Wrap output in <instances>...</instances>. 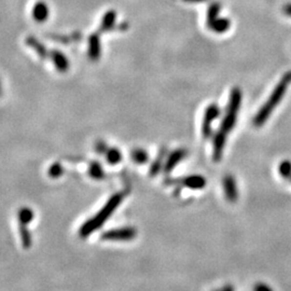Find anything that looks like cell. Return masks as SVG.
Returning a JSON list of instances; mask_svg holds the SVG:
<instances>
[{"mask_svg": "<svg viewBox=\"0 0 291 291\" xmlns=\"http://www.w3.org/2000/svg\"><path fill=\"white\" fill-rule=\"evenodd\" d=\"M241 103H242V92L238 87H234L231 92L230 100H229V105L226 110L225 117H223V120L221 122L220 129L218 131L214 138V152H212V157H214V160L216 162L217 161H220L223 149H225L228 135L235 125L237 113L241 107Z\"/></svg>", "mask_w": 291, "mask_h": 291, "instance_id": "cell-1", "label": "cell"}, {"mask_svg": "<svg viewBox=\"0 0 291 291\" xmlns=\"http://www.w3.org/2000/svg\"><path fill=\"white\" fill-rule=\"evenodd\" d=\"M127 193L128 191H121L113 194L96 215H94L92 218H90L89 220H86L83 223L79 230V236L81 238H86L91 234H93L95 231H97L98 229H101L107 222L109 218L113 215V212L117 210L118 207L120 206Z\"/></svg>", "mask_w": 291, "mask_h": 291, "instance_id": "cell-2", "label": "cell"}, {"mask_svg": "<svg viewBox=\"0 0 291 291\" xmlns=\"http://www.w3.org/2000/svg\"><path fill=\"white\" fill-rule=\"evenodd\" d=\"M290 83H291V70L286 72L284 75L282 80H280L278 84L275 86L274 91L272 92L271 96L269 97L267 103L264 104V105L261 107V109H260L258 113L256 114V117H254L253 124L257 127L262 126L263 124L266 123L269 117L271 116V113L273 112L275 107H276L280 103V101L283 100V97L285 95L286 91H287V87Z\"/></svg>", "mask_w": 291, "mask_h": 291, "instance_id": "cell-3", "label": "cell"}, {"mask_svg": "<svg viewBox=\"0 0 291 291\" xmlns=\"http://www.w3.org/2000/svg\"><path fill=\"white\" fill-rule=\"evenodd\" d=\"M137 235V230L135 228L126 227V228H119L112 229L104 232L101 240L107 242H128L134 240Z\"/></svg>", "mask_w": 291, "mask_h": 291, "instance_id": "cell-4", "label": "cell"}, {"mask_svg": "<svg viewBox=\"0 0 291 291\" xmlns=\"http://www.w3.org/2000/svg\"><path fill=\"white\" fill-rule=\"evenodd\" d=\"M219 114H220V109L216 105V104H211V105L207 107L204 114V120H203V126H202V135L205 139L210 137L211 124L218 117H219Z\"/></svg>", "mask_w": 291, "mask_h": 291, "instance_id": "cell-5", "label": "cell"}, {"mask_svg": "<svg viewBox=\"0 0 291 291\" xmlns=\"http://www.w3.org/2000/svg\"><path fill=\"white\" fill-rule=\"evenodd\" d=\"M187 155V151L184 149H178V150H175V151L171 152L169 154V157L167 158L164 165V171L165 174H169L171 170H173L176 166H177L183 159L186 158Z\"/></svg>", "mask_w": 291, "mask_h": 291, "instance_id": "cell-6", "label": "cell"}, {"mask_svg": "<svg viewBox=\"0 0 291 291\" xmlns=\"http://www.w3.org/2000/svg\"><path fill=\"white\" fill-rule=\"evenodd\" d=\"M207 26L212 30L214 33L217 34H223L229 30L231 26V22L229 19L225 18H217L215 21H212L209 24H207Z\"/></svg>", "mask_w": 291, "mask_h": 291, "instance_id": "cell-7", "label": "cell"}, {"mask_svg": "<svg viewBox=\"0 0 291 291\" xmlns=\"http://www.w3.org/2000/svg\"><path fill=\"white\" fill-rule=\"evenodd\" d=\"M223 189H225L226 195L229 201H234L237 199V189L235 180L231 176H228L223 180Z\"/></svg>", "mask_w": 291, "mask_h": 291, "instance_id": "cell-8", "label": "cell"}, {"mask_svg": "<svg viewBox=\"0 0 291 291\" xmlns=\"http://www.w3.org/2000/svg\"><path fill=\"white\" fill-rule=\"evenodd\" d=\"M180 183H183L186 187H188L190 189H202L204 188L206 185V180L203 176H189L185 179L179 180Z\"/></svg>", "mask_w": 291, "mask_h": 291, "instance_id": "cell-9", "label": "cell"}, {"mask_svg": "<svg viewBox=\"0 0 291 291\" xmlns=\"http://www.w3.org/2000/svg\"><path fill=\"white\" fill-rule=\"evenodd\" d=\"M34 217L35 215L32 208H29V207H22V208H20L18 211L19 225L28 226L29 223L34 220Z\"/></svg>", "mask_w": 291, "mask_h": 291, "instance_id": "cell-10", "label": "cell"}, {"mask_svg": "<svg viewBox=\"0 0 291 291\" xmlns=\"http://www.w3.org/2000/svg\"><path fill=\"white\" fill-rule=\"evenodd\" d=\"M20 236H21V242H22V245L24 249H29L32 246L33 238H32V233L27 229V226L20 225Z\"/></svg>", "mask_w": 291, "mask_h": 291, "instance_id": "cell-11", "label": "cell"}, {"mask_svg": "<svg viewBox=\"0 0 291 291\" xmlns=\"http://www.w3.org/2000/svg\"><path fill=\"white\" fill-rule=\"evenodd\" d=\"M105 154H106L107 162L111 165H116L118 163H120L122 160V154L120 151H119V149H117V148L107 149Z\"/></svg>", "mask_w": 291, "mask_h": 291, "instance_id": "cell-12", "label": "cell"}, {"mask_svg": "<svg viewBox=\"0 0 291 291\" xmlns=\"http://www.w3.org/2000/svg\"><path fill=\"white\" fill-rule=\"evenodd\" d=\"M89 174L91 177L95 180H102L105 178V173H104L102 165L97 162H93L90 165Z\"/></svg>", "mask_w": 291, "mask_h": 291, "instance_id": "cell-13", "label": "cell"}, {"mask_svg": "<svg viewBox=\"0 0 291 291\" xmlns=\"http://www.w3.org/2000/svg\"><path fill=\"white\" fill-rule=\"evenodd\" d=\"M131 157L133 158V161L137 164H145L149 159L148 153L143 149H135L131 153Z\"/></svg>", "mask_w": 291, "mask_h": 291, "instance_id": "cell-14", "label": "cell"}, {"mask_svg": "<svg viewBox=\"0 0 291 291\" xmlns=\"http://www.w3.org/2000/svg\"><path fill=\"white\" fill-rule=\"evenodd\" d=\"M220 4L214 2L211 3L208 11H207V24H209L212 21H215L217 18H219V13H220Z\"/></svg>", "mask_w": 291, "mask_h": 291, "instance_id": "cell-15", "label": "cell"}, {"mask_svg": "<svg viewBox=\"0 0 291 291\" xmlns=\"http://www.w3.org/2000/svg\"><path fill=\"white\" fill-rule=\"evenodd\" d=\"M34 17L38 21H43L48 17V8L44 3H38L34 9Z\"/></svg>", "mask_w": 291, "mask_h": 291, "instance_id": "cell-16", "label": "cell"}, {"mask_svg": "<svg viewBox=\"0 0 291 291\" xmlns=\"http://www.w3.org/2000/svg\"><path fill=\"white\" fill-rule=\"evenodd\" d=\"M164 157H165V151L164 150H161L159 158H157V160L154 161V163L151 166V169H150V175L154 176L159 173L161 169V166H162V160L164 159Z\"/></svg>", "mask_w": 291, "mask_h": 291, "instance_id": "cell-17", "label": "cell"}, {"mask_svg": "<svg viewBox=\"0 0 291 291\" xmlns=\"http://www.w3.org/2000/svg\"><path fill=\"white\" fill-rule=\"evenodd\" d=\"M64 173V168L60 163H54L51 165L49 169V176L51 178H60Z\"/></svg>", "mask_w": 291, "mask_h": 291, "instance_id": "cell-18", "label": "cell"}, {"mask_svg": "<svg viewBox=\"0 0 291 291\" xmlns=\"http://www.w3.org/2000/svg\"><path fill=\"white\" fill-rule=\"evenodd\" d=\"M279 174L283 176L284 178L289 179L291 177V162L289 161H284L279 165Z\"/></svg>", "mask_w": 291, "mask_h": 291, "instance_id": "cell-19", "label": "cell"}, {"mask_svg": "<svg viewBox=\"0 0 291 291\" xmlns=\"http://www.w3.org/2000/svg\"><path fill=\"white\" fill-rule=\"evenodd\" d=\"M91 50H90V53L92 57H96V55H98L100 53V43H98V38H96L95 36H93L92 40H91Z\"/></svg>", "mask_w": 291, "mask_h": 291, "instance_id": "cell-20", "label": "cell"}, {"mask_svg": "<svg viewBox=\"0 0 291 291\" xmlns=\"http://www.w3.org/2000/svg\"><path fill=\"white\" fill-rule=\"evenodd\" d=\"M96 150H97V152H98V153H104V152H106V151H107V146H106V144H104V143H98L97 146H96Z\"/></svg>", "mask_w": 291, "mask_h": 291, "instance_id": "cell-21", "label": "cell"}, {"mask_svg": "<svg viewBox=\"0 0 291 291\" xmlns=\"http://www.w3.org/2000/svg\"><path fill=\"white\" fill-rule=\"evenodd\" d=\"M254 291H272L271 288H269L266 285H258Z\"/></svg>", "mask_w": 291, "mask_h": 291, "instance_id": "cell-22", "label": "cell"}, {"mask_svg": "<svg viewBox=\"0 0 291 291\" xmlns=\"http://www.w3.org/2000/svg\"><path fill=\"white\" fill-rule=\"evenodd\" d=\"M283 11H284V13L286 15H288V17H291V3L286 4V6L283 9Z\"/></svg>", "mask_w": 291, "mask_h": 291, "instance_id": "cell-23", "label": "cell"}, {"mask_svg": "<svg viewBox=\"0 0 291 291\" xmlns=\"http://www.w3.org/2000/svg\"><path fill=\"white\" fill-rule=\"evenodd\" d=\"M186 2H203L205 1V0H185Z\"/></svg>", "mask_w": 291, "mask_h": 291, "instance_id": "cell-24", "label": "cell"}, {"mask_svg": "<svg viewBox=\"0 0 291 291\" xmlns=\"http://www.w3.org/2000/svg\"><path fill=\"white\" fill-rule=\"evenodd\" d=\"M289 179H290V181H291V177H290V178H289Z\"/></svg>", "mask_w": 291, "mask_h": 291, "instance_id": "cell-25", "label": "cell"}]
</instances>
